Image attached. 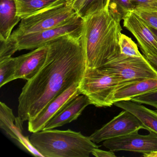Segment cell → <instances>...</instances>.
<instances>
[{"label": "cell", "instance_id": "obj_1", "mask_svg": "<svg viewBox=\"0 0 157 157\" xmlns=\"http://www.w3.org/2000/svg\"><path fill=\"white\" fill-rule=\"evenodd\" d=\"M81 37L67 36L47 44L44 64L19 97L18 117L22 122L33 119L72 84L79 83L86 70Z\"/></svg>", "mask_w": 157, "mask_h": 157}, {"label": "cell", "instance_id": "obj_2", "mask_svg": "<svg viewBox=\"0 0 157 157\" xmlns=\"http://www.w3.org/2000/svg\"><path fill=\"white\" fill-rule=\"evenodd\" d=\"M83 20L81 37L86 68H99L120 53L122 20L109 6Z\"/></svg>", "mask_w": 157, "mask_h": 157}, {"label": "cell", "instance_id": "obj_3", "mask_svg": "<svg viewBox=\"0 0 157 157\" xmlns=\"http://www.w3.org/2000/svg\"><path fill=\"white\" fill-rule=\"evenodd\" d=\"M29 140L44 157H89L99 148L89 137L71 129H47L33 133Z\"/></svg>", "mask_w": 157, "mask_h": 157}, {"label": "cell", "instance_id": "obj_4", "mask_svg": "<svg viewBox=\"0 0 157 157\" xmlns=\"http://www.w3.org/2000/svg\"><path fill=\"white\" fill-rule=\"evenodd\" d=\"M117 74L101 68H86L79 83L81 94L89 98L96 107H110L113 105V98L117 90L125 84Z\"/></svg>", "mask_w": 157, "mask_h": 157}, {"label": "cell", "instance_id": "obj_5", "mask_svg": "<svg viewBox=\"0 0 157 157\" xmlns=\"http://www.w3.org/2000/svg\"><path fill=\"white\" fill-rule=\"evenodd\" d=\"M78 16L70 0H60L27 18L22 19L19 27L11 36L16 37L55 28Z\"/></svg>", "mask_w": 157, "mask_h": 157}, {"label": "cell", "instance_id": "obj_6", "mask_svg": "<svg viewBox=\"0 0 157 157\" xmlns=\"http://www.w3.org/2000/svg\"><path fill=\"white\" fill-rule=\"evenodd\" d=\"M99 68L117 74L127 83L146 79H157V72L143 55L140 57H131L120 53Z\"/></svg>", "mask_w": 157, "mask_h": 157}, {"label": "cell", "instance_id": "obj_7", "mask_svg": "<svg viewBox=\"0 0 157 157\" xmlns=\"http://www.w3.org/2000/svg\"><path fill=\"white\" fill-rule=\"evenodd\" d=\"M83 26V19L78 15L58 27L16 37L11 36L15 40L18 51L36 49L62 36H81Z\"/></svg>", "mask_w": 157, "mask_h": 157}, {"label": "cell", "instance_id": "obj_8", "mask_svg": "<svg viewBox=\"0 0 157 157\" xmlns=\"http://www.w3.org/2000/svg\"><path fill=\"white\" fill-rule=\"evenodd\" d=\"M145 129L141 121L134 114L124 110L101 128L89 136L95 143L127 135L137 129Z\"/></svg>", "mask_w": 157, "mask_h": 157}, {"label": "cell", "instance_id": "obj_9", "mask_svg": "<svg viewBox=\"0 0 157 157\" xmlns=\"http://www.w3.org/2000/svg\"><path fill=\"white\" fill-rule=\"evenodd\" d=\"M139 130L105 140L103 145L114 152L126 151L144 154L157 151V133L149 130L147 135H141L139 134Z\"/></svg>", "mask_w": 157, "mask_h": 157}, {"label": "cell", "instance_id": "obj_10", "mask_svg": "<svg viewBox=\"0 0 157 157\" xmlns=\"http://www.w3.org/2000/svg\"><path fill=\"white\" fill-rule=\"evenodd\" d=\"M123 20L124 27L136 39L143 55L157 57V41L147 24L133 10L128 12Z\"/></svg>", "mask_w": 157, "mask_h": 157}, {"label": "cell", "instance_id": "obj_11", "mask_svg": "<svg viewBox=\"0 0 157 157\" xmlns=\"http://www.w3.org/2000/svg\"><path fill=\"white\" fill-rule=\"evenodd\" d=\"M79 83L72 84L61 94L51 101L37 116L28 121V129L31 133L43 130L47 123L72 100L81 94Z\"/></svg>", "mask_w": 157, "mask_h": 157}, {"label": "cell", "instance_id": "obj_12", "mask_svg": "<svg viewBox=\"0 0 157 157\" xmlns=\"http://www.w3.org/2000/svg\"><path fill=\"white\" fill-rule=\"evenodd\" d=\"M47 45L34 49L33 51L17 57L16 71L13 80L33 78L41 69L47 56Z\"/></svg>", "mask_w": 157, "mask_h": 157}, {"label": "cell", "instance_id": "obj_13", "mask_svg": "<svg viewBox=\"0 0 157 157\" xmlns=\"http://www.w3.org/2000/svg\"><path fill=\"white\" fill-rule=\"evenodd\" d=\"M23 122L18 117H15L13 110L2 102H0V127L12 139L20 143L32 154H35L36 150L33 147L29 136H23Z\"/></svg>", "mask_w": 157, "mask_h": 157}, {"label": "cell", "instance_id": "obj_14", "mask_svg": "<svg viewBox=\"0 0 157 157\" xmlns=\"http://www.w3.org/2000/svg\"><path fill=\"white\" fill-rule=\"evenodd\" d=\"M90 105L91 104L89 98L83 94H79L50 119L44 129H54L76 120Z\"/></svg>", "mask_w": 157, "mask_h": 157}, {"label": "cell", "instance_id": "obj_15", "mask_svg": "<svg viewBox=\"0 0 157 157\" xmlns=\"http://www.w3.org/2000/svg\"><path fill=\"white\" fill-rule=\"evenodd\" d=\"M157 90V79H146L133 82L117 90L113 98V105L116 102L131 101L135 97Z\"/></svg>", "mask_w": 157, "mask_h": 157}, {"label": "cell", "instance_id": "obj_16", "mask_svg": "<svg viewBox=\"0 0 157 157\" xmlns=\"http://www.w3.org/2000/svg\"><path fill=\"white\" fill-rule=\"evenodd\" d=\"M21 20L14 0H0V41L10 38L13 29Z\"/></svg>", "mask_w": 157, "mask_h": 157}, {"label": "cell", "instance_id": "obj_17", "mask_svg": "<svg viewBox=\"0 0 157 157\" xmlns=\"http://www.w3.org/2000/svg\"><path fill=\"white\" fill-rule=\"evenodd\" d=\"M115 106L127 110L136 116L148 131L157 133V112L151 110L141 104L131 101H123L114 103Z\"/></svg>", "mask_w": 157, "mask_h": 157}, {"label": "cell", "instance_id": "obj_18", "mask_svg": "<svg viewBox=\"0 0 157 157\" xmlns=\"http://www.w3.org/2000/svg\"><path fill=\"white\" fill-rule=\"evenodd\" d=\"M59 1L60 0H14L17 16L21 20Z\"/></svg>", "mask_w": 157, "mask_h": 157}, {"label": "cell", "instance_id": "obj_19", "mask_svg": "<svg viewBox=\"0 0 157 157\" xmlns=\"http://www.w3.org/2000/svg\"><path fill=\"white\" fill-rule=\"evenodd\" d=\"M17 66L16 57L0 60V88L13 81Z\"/></svg>", "mask_w": 157, "mask_h": 157}, {"label": "cell", "instance_id": "obj_20", "mask_svg": "<svg viewBox=\"0 0 157 157\" xmlns=\"http://www.w3.org/2000/svg\"><path fill=\"white\" fill-rule=\"evenodd\" d=\"M109 2L110 0H86L78 15L84 19L108 7Z\"/></svg>", "mask_w": 157, "mask_h": 157}, {"label": "cell", "instance_id": "obj_21", "mask_svg": "<svg viewBox=\"0 0 157 157\" xmlns=\"http://www.w3.org/2000/svg\"><path fill=\"white\" fill-rule=\"evenodd\" d=\"M119 45L121 54L131 57H140L142 56L136 44L130 37L124 34H121L120 36Z\"/></svg>", "mask_w": 157, "mask_h": 157}, {"label": "cell", "instance_id": "obj_22", "mask_svg": "<svg viewBox=\"0 0 157 157\" xmlns=\"http://www.w3.org/2000/svg\"><path fill=\"white\" fill-rule=\"evenodd\" d=\"M109 9L112 13L123 20L124 15L133 10L134 7L130 0H110Z\"/></svg>", "mask_w": 157, "mask_h": 157}, {"label": "cell", "instance_id": "obj_23", "mask_svg": "<svg viewBox=\"0 0 157 157\" xmlns=\"http://www.w3.org/2000/svg\"><path fill=\"white\" fill-rule=\"evenodd\" d=\"M148 25L157 30V10L136 8L133 10Z\"/></svg>", "mask_w": 157, "mask_h": 157}, {"label": "cell", "instance_id": "obj_24", "mask_svg": "<svg viewBox=\"0 0 157 157\" xmlns=\"http://www.w3.org/2000/svg\"><path fill=\"white\" fill-rule=\"evenodd\" d=\"M18 51L15 40L12 36L5 41H1L0 60L11 57L12 56Z\"/></svg>", "mask_w": 157, "mask_h": 157}, {"label": "cell", "instance_id": "obj_25", "mask_svg": "<svg viewBox=\"0 0 157 157\" xmlns=\"http://www.w3.org/2000/svg\"><path fill=\"white\" fill-rule=\"evenodd\" d=\"M131 101L141 104L148 105L157 109V90L135 97Z\"/></svg>", "mask_w": 157, "mask_h": 157}, {"label": "cell", "instance_id": "obj_26", "mask_svg": "<svg viewBox=\"0 0 157 157\" xmlns=\"http://www.w3.org/2000/svg\"><path fill=\"white\" fill-rule=\"evenodd\" d=\"M134 7L156 10L154 6V0H130Z\"/></svg>", "mask_w": 157, "mask_h": 157}, {"label": "cell", "instance_id": "obj_27", "mask_svg": "<svg viewBox=\"0 0 157 157\" xmlns=\"http://www.w3.org/2000/svg\"><path fill=\"white\" fill-rule=\"evenodd\" d=\"M91 154L94 156L97 157H116V155L115 154L114 151H109L102 150L100 149L99 148L94 149L92 151Z\"/></svg>", "mask_w": 157, "mask_h": 157}, {"label": "cell", "instance_id": "obj_28", "mask_svg": "<svg viewBox=\"0 0 157 157\" xmlns=\"http://www.w3.org/2000/svg\"><path fill=\"white\" fill-rule=\"evenodd\" d=\"M144 57L150 63L151 66L157 72V57L149 55H143Z\"/></svg>", "mask_w": 157, "mask_h": 157}, {"label": "cell", "instance_id": "obj_29", "mask_svg": "<svg viewBox=\"0 0 157 157\" xmlns=\"http://www.w3.org/2000/svg\"><path fill=\"white\" fill-rule=\"evenodd\" d=\"M85 1L86 0H70L71 3L72 7L74 8L77 13H78L82 7L83 6Z\"/></svg>", "mask_w": 157, "mask_h": 157}, {"label": "cell", "instance_id": "obj_30", "mask_svg": "<svg viewBox=\"0 0 157 157\" xmlns=\"http://www.w3.org/2000/svg\"><path fill=\"white\" fill-rule=\"evenodd\" d=\"M143 156L146 157H157V151H151L148 153L143 154Z\"/></svg>", "mask_w": 157, "mask_h": 157}, {"label": "cell", "instance_id": "obj_31", "mask_svg": "<svg viewBox=\"0 0 157 157\" xmlns=\"http://www.w3.org/2000/svg\"><path fill=\"white\" fill-rule=\"evenodd\" d=\"M149 27L157 41V30H156V29H153V28H151V27H150V26Z\"/></svg>", "mask_w": 157, "mask_h": 157}]
</instances>
